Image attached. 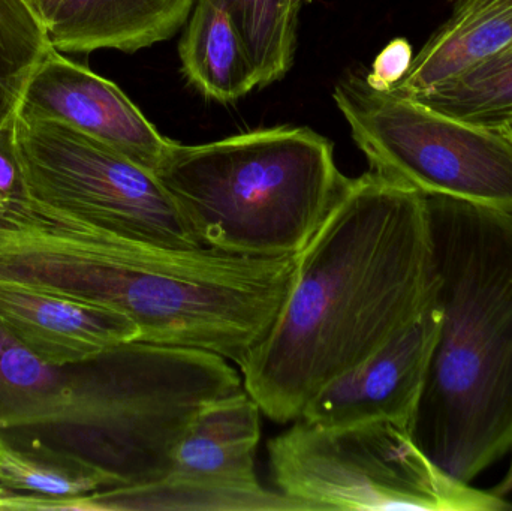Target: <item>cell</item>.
<instances>
[{
    "instance_id": "7c38bea8",
    "label": "cell",
    "mask_w": 512,
    "mask_h": 511,
    "mask_svg": "<svg viewBox=\"0 0 512 511\" xmlns=\"http://www.w3.org/2000/svg\"><path fill=\"white\" fill-rule=\"evenodd\" d=\"M261 414L245 389L204 405L183 437L165 479L274 501L292 511L306 510L298 501L282 492L267 491L259 483L255 455L261 440Z\"/></svg>"
},
{
    "instance_id": "ac0fdd59",
    "label": "cell",
    "mask_w": 512,
    "mask_h": 511,
    "mask_svg": "<svg viewBox=\"0 0 512 511\" xmlns=\"http://www.w3.org/2000/svg\"><path fill=\"white\" fill-rule=\"evenodd\" d=\"M310 0H228L254 68L258 87L288 74L294 65L298 20Z\"/></svg>"
},
{
    "instance_id": "ba28073f",
    "label": "cell",
    "mask_w": 512,
    "mask_h": 511,
    "mask_svg": "<svg viewBox=\"0 0 512 511\" xmlns=\"http://www.w3.org/2000/svg\"><path fill=\"white\" fill-rule=\"evenodd\" d=\"M24 194L63 215L123 236L201 248L155 173L75 129L12 117Z\"/></svg>"
},
{
    "instance_id": "9c48e42d",
    "label": "cell",
    "mask_w": 512,
    "mask_h": 511,
    "mask_svg": "<svg viewBox=\"0 0 512 511\" xmlns=\"http://www.w3.org/2000/svg\"><path fill=\"white\" fill-rule=\"evenodd\" d=\"M14 116L75 129L156 173L171 141L117 84L51 48L24 87Z\"/></svg>"
},
{
    "instance_id": "5bb4252c",
    "label": "cell",
    "mask_w": 512,
    "mask_h": 511,
    "mask_svg": "<svg viewBox=\"0 0 512 511\" xmlns=\"http://www.w3.org/2000/svg\"><path fill=\"white\" fill-rule=\"evenodd\" d=\"M186 78L207 98L234 102L256 84L228 0H197L179 45Z\"/></svg>"
},
{
    "instance_id": "9a60e30c",
    "label": "cell",
    "mask_w": 512,
    "mask_h": 511,
    "mask_svg": "<svg viewBox=\"0 0 512 511\" xmlns=\"http://www.w3.org/2000/svg\"><path fill=\"white\" fill-rule=\"evenodd\" d=\"M512 45V3L453 14L412 60L393 92L418 96Z\"/></svg>"
},
{
    "instance_id": "d6986e66",
    "label": "cell",
    "mask_w": 512,
    "mask_h": 511,
    "mask_svg": "<svg viewBox=\"0 0 512 511\" xmlns=\"http://www.w3.org/2000/svg\"><path fill=\"white\" fill-rule=\"evenodd\" d=\"M51 50L26 0H0V129L12 119L27 81Z\"/></svg>"
},
{
    "instance_id": "52a82bcc",
    "label": "cell",
    "mask_w": 512,
    "mask_h": 511,
    "mask_svg": "<svg viewBox=\"0 0 512 511\" xmlns=\"http://www.w3.org/2000/svg\"><path fill=\"white\" fill-rule=\"evenodd\" d=\"M334 102L370 170L421 192L512 210V141L445 116L411 96L342 78Z\"/></svg>"
},
{
    "instance_id": "8992f818",
    "label": "cell",
    "mask_w": 512,
    "mask_h": 511,
    "mask_svg": "<svg viewBox=\"0 0 512 511\" xmlns=\"http://www.w3.org/2000/svg\"><path fill=\"white\" fill-rule=\"evenodd\" d=\"M274 485L315 510L510 511L436 464L390 422L319 428L301 420L268 443Z\"/></svg>"
},
{
    "instance_id": "7a4b0ae2",
    "label": "cell",
    "mask_w": 512,
    "mask_h": 511,
    "mask_svg": "<svg viewBox=\"0 0 512 511\" xmlns=\"http://www.w3.org/2000/svg\"><path fill=\"white\" fill-rule=\"evenodd\" d=\"M297 255L249 257L123 236L36 203L0 201V281L128 315L140 341L242 366L276 321Z\"/></svg>"
},
{
    "instance_id": "5b68a950",
    "label": "cell",
    "mask_w": 512,
    "mask_h": 511,
    "mask_svg": "<svg viewBox=\"0 0 512 511\" xmlns=\"http://www.w3.org/2000/svg\"><path fill=\"white\" fill-rule=\"evenodd\" d=\"M155 174L201 246L264 258L300 254L351 182L306 126L171 141Z\"/></svg>"
},
{
    "instance_id": "4fadbf2b",
    "label": "cell",
    "mask_w": 512,
    "mask_h": 511,
    "mask_svg": "<svg viewBox=\"0 0 512 511\" xmlns=\"http://www.w3.org/2000/svg\"><path fill=\"white\" fill-rule=\"evenodd\" d=\"M197 0H57L45 23L59 53L134 51L176 35Z\"/></svg>"
},
{
    "instance_id": "6da1fadb",
    "label": "cell",
    "mask_w": 512,
    "mask_h": 511,
    "mask_svg": "<svg viewBox=\"0 0 512 511\" xmlns=\"http://www.w3.org/2000/svg\"><path fill=\"white\" fill-rule=\"evenodd\" d=\"M436 302L426 195L367 171L297 255L276 321L240 366L243 389L274 423L295 422Z\"/></svg>"
},
{
    "instance_id": "7402d4cb",
    "label": "cell",
    "mask_w": 512,
    "mask_h": 511,
    "mask_svg": "<svg viewBox=\"0 0 512 511\" xmlns=\"http://www.w3.org/2000/svg\"><path fill=\"white\" fill-rule=\"evenodd\" d=\"M26 2L27 5L33 9V12L38 15L39 20L42 21L45 27V23H47L48 18H50L57 0H26Z\"/></svg>"
},
{
    "instance_id": "ffe728a7",
    "label": "cell",
    "mask_w": 512,
    "mask_h": 511,
    "mask_svg": "<svg viewBox=\"0 0 512 511\" xmlns=\"http://www.w3.org/2000/svg\"><path fill=\"white\" fill-rule=\"evenodd\" d=\"M414 53L406 39H393L376 56L372 69L366 75V83L378 92H390L403 80L411 68Z\"/></svg>"
},
{
    "instance_id": "30bf717a",
    "label": "cell",
    "mask_w": 512,
    "mask_h": 511,
    "mask_svg": "<svg viewBox=\"0 0 512 511\" xmlns=\"http://www.w3.org/2000/svg\"><path fill=\"white\" fill-rule=\"evenodd\" d=\"M439 327L436 302L363 365L324 387L297 420L319 428L390 422L412 432Z\"/></svg>"
},
{
    "instance_id": "e0dca14e",
    "label": "cell",
    "mask_w": 512,
    "mask_h": 511,
    "mask_svg": "<svg viewBox=\"0 0 512 511\" xmlns=\"http://www.w3.org/2000/svg\"><path fill=\"white\" fill-rule=\"evenodd\" d=\"M411 98L471 125L502 128L512 122V45L435 89Z\"/></svg>"
},
{
    "instance_id": "8fae6325",
    "label": "cell",
    "mask_w": 512,
    "mask_h": 511,
    "mask_svg": "<svg viewBox=\"0 0 512 511\" xmlns=\"http://www.w3.org/2000/svg\"><path fill=\"white\" fill-rule=\"evenodd\" d=\"M0 330L57 368L140 341L137 324L122 312L6 281H0Z\"/></svg>"
},
{
    "instance_id": "2e32d148",
    "label": "cell",
    "mask_w": 512,
    "mask_h": 511,
    "mask_svg": "<svg viewBox=\"0 0 512 511\" xmlns=\"http://www.w3.org/2000/svg\"><path fill=\"white\" fill-rule=\"evenodd\" d=\"M0 485L18 494L71 500L123 483L77 453L38 440L18 443L0 434Z\"/></svg>"
},
{
    "instance_id": "44dd1931",
    "label": "cell",
    "mask_w": 512,
    "mask_h": 511,
    "mask_svg": "<svg viewBox=\"0 0 512 511\" xmlns=\"http://www.w3.org/2000/svg\"><path fill=\"white\" fill-rule=\"evenodd\" d=\"M512 0H460L454 8L453 14H468V12L480 11V9L492 8V6L510 5Z\"/></svg>"
},
{
    "instance_id": "3957f363",
    "label": "cell",
    "mask_w": 512,
    "mask_h": 511,
    "mask_svg": "<svg viewBox=\"0 0 512 511\" xmlns=\"http://www.w3.org/2000/svg\"><path fill=\"white\" fill-rule=\"evenodd\" d=\"M427 204L441 327L412 435L472 483L512 453V210Z\"/></svg>"
},
{
    "instance_id": "cb8c5ba5",
    "label": "cell",
    "mask_w": 512,
    "mask_h": 511,
    "mask_svg": "<svg viewBox=\"0 0 512 511\" xmlns=\"http://www.w3.org/2000/svg\"><path fill=\"white\" fill-rule=\"evenodd\" d=\"M499 131L504 132V134L512 141V122L507 123V125L502 126V128H499Z\"/></svg>"
},
{
    "instance_id": "603a6c76",
    "label": "cell",
    "mask_w": 512,
    "mask_h": 511,
    "mask_svg": "<svg viewBox=\"0 0 512 511\" xmlns=\"http://www.w3.org/2000/svg\"><path fill=\"white\" fill-rule=\"evenodd\" d=\"M14 491H9L5 486L0 485V510H6L8 507L9 500H11Z\"/></svg>"
},
{
    "instance_id": "277c9868",
    "label": "cell",
    "mask_w": 512,
    "mask_h": 511,
    "mask_svg": "<svg viewBox=\"0 0 512 511\" xmlns=\"http://www.w3.org/2000/svg\"><path fill=\"white\" fill-rule=\"evenodd\" d=\"M224 393L212 354L134 341L77 365L48 366L0 330V432L59 434L57 447L123 486L170 474L201 408Z\"/></svg>"
}]
</instances>
